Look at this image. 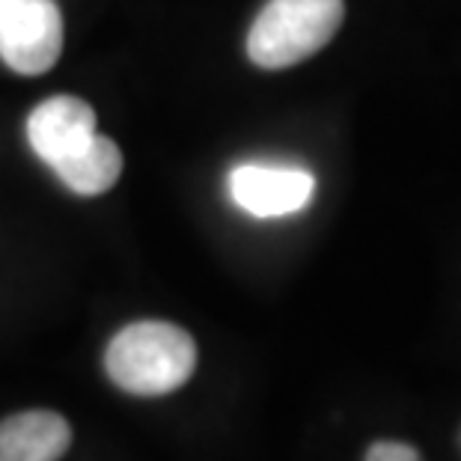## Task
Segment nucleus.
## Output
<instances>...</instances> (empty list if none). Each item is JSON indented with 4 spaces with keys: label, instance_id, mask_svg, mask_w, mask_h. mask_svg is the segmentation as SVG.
I'll list each match as a JSON object with an SVG mask.
<instances>
[{
    "label": "nucleus",
    "instance_id": "obj_6",
    "mask_svg": "<svg viewBox=\"0 0 461 461\" xmlns=\"http://www.w3.org/2000/svg\"><path fill=\"white\" fill-rule=\"evenodd\" d=\"M72 447V426L57 411H22L0 423V461H60Z\"/></svg>",
    "mask_w": 461,
    "mask_h": 461
},
{
    "label": "nucleus",
    "instance_id": "obj_3",
    "mask_svg": "<svg viewBox=\"0 0 461 461\" xmlns=\"http://www.w3.org/2000/svg\"><path fill=\"white\" fill-rule=\"evenodd\" d=\"M63 15L54 0H0V60L18 75H45L60 60Z\"/></svg>",
    "mask_w": 461,
    "mask_h": 461
},
{
    "label": "nucleus",
    "instance_id": "obj_5",
    "mask_svg": "<svg viewBox=\"0 0 461 461\" xmlns=\"http://www.w3.org/2000/svg\"><path fill=\"white\" fill-rule=\"evenodd\" d=\"M95 134V111L77 95H51L27 116V140L48 167L75 155Z\"/></svg>",
    "mask_w": 461,
    "mask_h": 461
},
{
    "label": "nucleus",
    "instance_id": "obj_2",
    "mask_svg": "<svg viewBox=\"0 0 461 461\" xmlns=\"http://www.w3.org/2000/svg\"><path fill=\"white\" fill-rule=\"evenodd\" d=\"M342 18V0H268L248 33L250 63L277 72L307 60L337 36Z\"/></svg>",
    "mask_w": 461,
    "mask_h": 461
},
{
    "label": "nucleus",
    "instance_id": "obj_1",
    "mask_svg": "<svg viewBox=\"0 0 461 461\" xmlns=\"http://www.w3.org/2000/svg\"><path fill=\"white\" fill-rule=\"evenodd\" d=\"M107 378L131 396H164L188 384L197 369V342L170 321H134L107 342Z\"/></svg>",
    "mask_w": 461,
    "mask_h": 461
},
{
    "label": "nucleus",
    "instance_id": "obj_8",
    "mask_svg": "<svg viewBox=\"0 0 461 461\" xmlns=\"http://www.w3.org/2000/svg\"><path fill=\"white\" fill-rule=\"evenodd\" d=\"M363 461H423L420 453L411 444H402V440H375L366 449V458Z\"/></svg>",
    "mask_w": 461,
    "mask_h": 461
},
{
    "label": "nucleus",
    "instance_id": "obj_7",
    "mask_svg": "<svg viewBox=\"0 0 461 461\" xmlns=\"http://www.w3.org/2000/svg\"><path fill=\"white\" fill-rule=\"evenodd\" d=\"M51 170L60 176L68 191L81 194V197H99V194L111 191L122 176V152L111 137L93 134L81 149Z\"/></svg>",
    "mask_w": 461,
    "mask_h": 461
},
{
    "label": "nucleus",
    "instance_id": "obj_4",
    "mask_svg": "<svg viewBox=\"0 0 461 461\" xmlns=\"http://www.w3.org/2000/svg\"><path fill=\"white\" fill-rule=\"evenodd\" d=\"M230 194L235 205L253 218H283L307 209L316 194V179L301 167L241 164L230 173Z\"/></svg>",
    "mask_w": 461,
    "mask_h": 461
}]
</instances>
